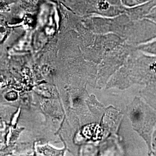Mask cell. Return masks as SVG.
Segmentation results:
<instances>
[{
  "mask_svg": "<svg viewBox=\"0 0 156 156\" xmlns=\"http://www.w3.org/2000/svg\"><path fill=\"white\" fill-rule=\"evenodd\" d=\"M98 7L100 10H106L109 8V4L106 0H100L98 3Z\"/></svg>",
  "mask_w": 156,
  "mask_h": 156,
  "instance_id": "cell-1",
  "label": "cell"
},
{
  "mask_svg": "<svg viewBox=\"0 0 156 156\" xmlns=\"http://www.w3.org/2000/svg\"><path fill=\"white\" fill-rule=\"evenodd\" d=\"M153 147H154V149H156V132L153 136Z\"/></svg>",
  "mask_w": 156,
  "mask_h": 156,
  "instance_id": "cell-2",
  "label": "cell"
},
{
  "mask_svg": "<svg viewBox=\"0 0 156 156\" xmlns=\"http://www.w3.org/2000/svg\"><path fill=\"white\" fill-rule=\"evenodd\" d=\"M80 97H76V98H75V99L74 102L79 103V102H80Z\"/></svg>",
  "mask_w": 156,
  "mask_h": 156,
  "instance_id": "cell-3",
  "label": "cell"
}]
</instances>
